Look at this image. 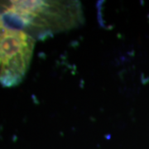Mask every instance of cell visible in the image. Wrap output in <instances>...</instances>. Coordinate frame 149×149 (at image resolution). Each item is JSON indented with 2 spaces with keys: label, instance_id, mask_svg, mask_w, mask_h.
Listing matches in <instances>:
<instances>
[{
  "label": "cell",
  "instance_id": "1",
  "mask_svg": "<svg viewBox=\"0 0 149 149\" xmlns=\"http://www.w3.org/2000/svg\"><path fill=\"white\" fill-rule=\"evenodd\" d=\"M0 14L35 39L78 27L84 18L78 1L0 2Z\"/></svg>",
  "mask_w": 149,
  "mask_h": 149
},
{
  "label": "cell",
  "instance_id": "2",
  "mask_svg": "<svg viewBox=\"0 0 149 149\" xmlns=\"http://www.w3.org/2000/svg\"><path fill=\"white\" fill-rule=\"evenodd\" d=\"M35 38L0 14V85L20 84L31 65Z\"/></svg>",
  "mask_w": 149,
  "mask_h": 149
}]
</instances>
